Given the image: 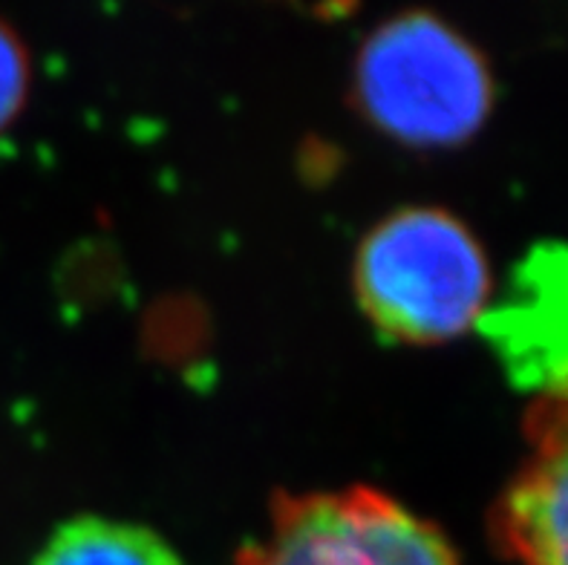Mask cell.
<instances>
[{
  "label": "cell",
  "instance_id": "obj_6",
  "mask_svg": "<svg viewBox=\"0 0 568 565\" xmlns=\"http://www.w3.org/2000/svg\"><path fill=\"white\" fill-rule=\"evenodd\" d=\"M32 565H182V559L144 525L75 516L52 531Z\"/></svg>",
  "mask_w": 568,
  "mask_h": 565
},
{
  "label": "cell",
  "instance_id": "obj_7",
  "mask_svg": "<svg viewBox=\"0 0 568 565\" xmlns=\"http://www.w3.org/2000/svg\"><path fill=\"white\" fill-rule=\"evenodd\" d=\"M29 90V56L21 36L0 18V133L21 113Z\"/></svg>",
  "mask_w": 568,
  "mask_h": 565
},
{
  "label": "cell",
  "instance_id": "obj_4",
  "mask_svg": "<svg viewBox=\"0 0 568 565\" xmlns=\"http://www.w3.org/2000/svg\"><path fill=\"white\" fill-rule=\"evenodd\" d=\"M479 323L519 386L568 398V243L537 245Z\"/></svg>",
  "mask_w": 568,
  "mask_h": 565
},
{
  "label": "cell",
  "instance_id": "obj_1",
  "mask_svg": "<svg viewBox=\"0 0 568 565\" xmlns=\"http://www.w3.org/2000/svg\"><path fill=\"white\" fill-rule=\"evenodd\" d=\"M488 260L474 231L445 208H398L355 254V294L369 321L407 344H439L479 323Z\"/></svg>",
  "mask_w": 568,
  "mask_h": 565
},
{
  "label": "cell",
  "instance_id": "obj_5",
  "mask_svg": "<svg viewBox=\"0 0 568 565\" xmlns=\"http://www.w3.org/2000/svg\"><path fill=\"white\" fill-rule=\"evenodd\" d=\"M499 543L519 565H568V398L528 415V456L494 511Z\"/></svg>",
  "mask_w": 568,
  "mask_h": 565
},
{
  "label": "cell",
  "instance_id": "obj_2",
  "mask_svg": "<svg viewBox=\"0 0 568 565\" xmlns=\"http://www.w3.org/2000/svg\"><path fill=\"white\" fill-rule=\"evenodd\" d=\"M355 99L389 137L454 144L483 128L494 84L483 52L450 23L404 12L378 23L361 43Z\"/></svg>",
  "mask_w": 568,
  "mask_h": 565
},
{
  "label": "cell",
  "instance_id": "obj_3",
  "mask_svg": "<svg viewBox=\"0 0 568 565\" xmlns=\"http://www.w3.org/2000/svg\"><path fill=\"white\" fill-rule=\"evenodd\" d=\"M240 565H459L436 525L373 487L281 496Z\"/></svg>",
  "mask_w": 568,
  "mask_h": 565
}]
</instances>
